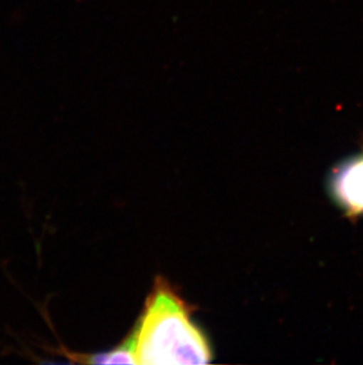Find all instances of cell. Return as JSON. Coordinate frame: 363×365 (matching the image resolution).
<instances>
[{"label": "cell", "instance_id": "6da1fadb", "mask_svg": "<svg viewBox=\"0 0 363 365\" xmlns=\"http://www.w3.org/2000/svg\"><path fill=\"white\" fill-rule=\"evenodd\" d=\"M191 314V307L172 284L157 277L127 338L135 364L209 363L213 357L209 341Z\"/></svg>", "mask_w": 363, "mask_h": 365}, {"label": "cell", "instance_id": "7a4b0ae2", "mask_svg": "<svg viewBox=\"0 0 363 365\" xmlns=\"http://www.w3.org/2000/svg\"><path fill=\"white\" fill-rule=\"evenodd\" d=\"M336 187L344 203L363 210V159L341 173Z\"/></svg>", "mask_w": 363, "mask_h": 365}]
</instances>
